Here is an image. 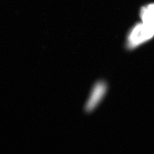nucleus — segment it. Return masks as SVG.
Segmentation results:
<instances>
[{
    "label": "nucleus",
    "mask_w": 154,
    "mask_h": 154,
    "mask_svg": "<svg viewBox=\"0 0 154 154\" xmlns=\"http://www.w3.org/2000/svg\"><path fill=\"white\" fill-rule=\"evenodd\" d=\"M154 36V23H138L133 28L127 39L129 48H135Z\"/></svg>",
    "instance_id": "f257e3e1"
},
{
    "label": "nucleus",
    "mask_w": 154,
    "mask_h": 154,
    "mask_svg": "<svg viewBox=\"0 0 154 154\" xmlns=\"http://www.w3.org/2000/svg\"><path fill=\"white\" fill-rule=\"evenodd\" d=\"M107 86L104 82H99L95 85L85 107L86 111L92 110L101 100L106 92Z\"/></svg>",
    "instance_id": "f03ea898"
},
{
    "label": "nucleus",
    "mask_w": 154,
    "mask_h": 154,
    "mask_svg": "<svg viewBox=\"0 0 154 154\" xmlns=\"http://www.w3.org/2000/svg\"><path fill=\"white\" fill-rule=\"evenodd\" d=\"M149 13L151 14L152 16L154 18V4H149L147 6H145Z\"/></svg>",
    "instance_id": "7ed1b4c3"
}]
</instances>
